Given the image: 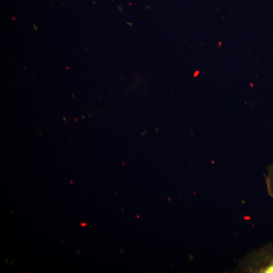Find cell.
I'll use <instances>...</instances> for the list:
<instances>
[{"instance_id": "obj_2", "label": "cell", "mask_w": 273, "mask_h": 273, "mask_svg": "<svg viewBox=\"0 0 273 273\" xmlns=\"http://www.w3.org/2000/svg\"><path fill=\"white\" fill-rule=\"evenodd\" d=\"M265 181L267 192L273 199V164L268 168Z\"/></svg>"}, {"instance_id": "obj_1", "label": "cell", "mask_w": 273, "mask_h": 273, "mask_svg": "<svg viewBox=\"0 0 273 273\" xmlns=\"http://www.w3.org/2000/svg\"><path fill=\"white\" fill-rule=\"evenodd\" d=\"M239 270L249 272H273V244L248 255L240 263Z\"/></svg>"}]
</instances>
